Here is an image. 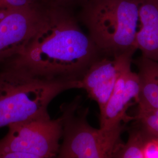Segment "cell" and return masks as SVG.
Wrapping results in <instances>:
<instances>
[{"mask_svg": "<svg viewBox=\"0 0 158 158\" xmlns=\"http://www.w3.org/2000/svg\"><path fill=\"white\" fill-rule=\"evenodd\" d=\"M102 55L68 6L52 4L23 51L2 65L44 79L80 80Z\"/></svg>", "mask_w": 158, "mask_h": 158, "instance_id": "obj_1", "label": "cell"}, {"mask_svg": "<svg viewBox=\"0 0 158 158\" xmlns=\"http://www.w3.org/2000/svg\"><path fill=\"white\" fill-rule=\"evenodd\" d=\"M81 89L80 80H49L23 69L0 66V128L50 116L49 104L63 91Z\"/></svg>", "mask_w": 158, "mask_h": 158, "instance_id": "obj_2", "label": "cell"}, {"mask_svg": "<svg viewBox=\"0 0 158 158\" xmlns=\"http://www.w3.org/2000/svg\"><path fill=\"white\" fill-rule=\"evenodd\" d=\"M80 19L102 54L135 53L141 0H82Z\"/></svg>", "mask_w": 158, "mask_h": 158, "instance_id": "obj_3", "label": "cell"}, {"mask_svg": "<svg viewBox=\"0 0 158 158\" xmlns=\"http://www.w3.org/2000/svg\"><path fill=\"white\" fill-rule=\"evenodd\" d=\"M81 98L60 106L62 118L63 141L57 158H113L123 143L121 134L124 124L111 128L97 129L87 121L88 108L80 106Z\"/></svg>", "mask_w": 158, "mask_h": 158, "instance_id": "obj_4", "label": "cell"}, {"mask_svg": "<svg viewBox=\"0 0 158 158\" xmlns=\"http://www.w3.org/2000/svg\"><path fill=\"white\" fill-rule=\"evenodd\" d=\"M0 139V158H51L57 156L62 136V118L40 117L8 126Z\"/></svg>", "mask_w": 158, "mask_h": 158, "instance_id": "obj_5", "label": "cell"}, {"mask_svg": "<svg viewBox=\"0 0 158 158\" xmlns=\"http://www.w3.org/2000/svg\"><path fill=\"white\" fill-rule=\"evenodd\" d=\"M49 5L0 10V66L23 51L40 28Z\"/></svg>", "mask_w": 158, "mask_h": 158, "instance_id": "obj_6", "label": "cell"}, {"mask_svg": "<svg viewBox=\"0 0 158 158\" xmlns=\"http://www.w3.org/2000/svg\"><path fill=\"white\" fill-rule=\"evenodd\" d=\"M134 53L115 55L118 61V78L106 107L100 114V128H111L134 119L127 114L132 101L137 103L140 91L138 75L131 69Z\"/></svg>", "mask_w": 158, "mask_h": 158, "instance_id": "obj_7", "label": "cell"}, {"mask_svg": "<svg viewBox=\"0 0 158 158\" xmlns=\"http://www.w3.org/2000/svg\"><path fill=\"white\" fill-rule=\"evenodd\" d=\"M116 56L102 54L88 69L80 80L81 89L97 103L102 113L111 96L118 75Z\"/></svg>", "mask_w": 158, "mask_h": 158, "instance_id": "obj_8", "label": "cell"}, {"mask_svg": "<svg viewBox=\"0 0 158 158\" xmlns=\"http://www.w3.org/2000/svg\"><path fill=\"white\" fill-rule=\"evenodd\" d=\"M138 19L141 26L135 46L142 56L158 62V0H141Z\"/></svg>", "mask_w": 158, "mask_h": 158, "instance_id": "obj_9", "label": "cell"}, {"mask_svg": "<svg viewBox=\"0 0 158 158\" xmlns=\"http://www.w3.org/2000/svg\"><path fill=\"white\" fill-rule=\"evenodd\" d=\"M140 83L138 110L158 109V62L142 56L135 61Z\"/></svg>", "mask_w": 158, "mask_h": 158, "instance_id": "obj_10", "label": "cell"}, {"mask_svg": "<svg viewBox=\"0 0 158 158\" xmlns=\"http://www.w3.org/2000/svg\"><path fill=\"white\" fill-rule=\"evenodd\" d=\"M152 136L137 124L129 132L128 141L123 143L113 158H143V149L147 140Z\"/></svg>", "mask_w": 158, "mask_h": 158, "instance_id": "obj_11", "label": "cell"}, {"mask_svg": "<svg viewBox=\"0 0 158 158\" xmlns=\"http://www.w3.org/2000/svg\"><path fill=\"white\" fill-rule=\"evenodd\" d=\"M134 117V120L149 135L158 137V109L138 110Z\"/></svg>", "mask_w": 158, "mask_h": 158, "instance_id": "obj_12", "label": "cell"}, {"mask_svg": "<svg viewBox=\"0 0 158 158\" xmlns=\"http://www.w3.org/2000/svg\"><path fill=\"white\" fill-rule=\"evenodd\" d=\"M51 0H0V10L40 8L52 4Z\"/></svg>", "mask_w": 158, "mask_h": 158, "instance_id": "obj_13", "label": "cell"}, {"mask_svg": "<svg viewBox=\"0 0 158 158\" xmlns=\"http://www.w3.org/2000/svg\"><path fill=\"white\" fill-rule=\"evenodd\" d=\"M143 158H158V137L151 136L147 140L143 149Z\"/></svg>", "mask_w": 158, "mask_h": 158, "instance_id": "obj_14", "label": "cell"}, {"mask_svg": "<svg viewBox=\"0 0 158 158\" xmlns=\"http://www.w3.org/2000/svg\"><path fill=\"white\" fill-rule=\"evenodd\" d=\"M51 1L54 4L68 6V5L73 4L74 2H77L79 1H81L82 0H51Z\"/></svg>", "mask_w": 158, "mask_h": 158, "instance_id": "obj_15", "label": "cell"}]
</instances>
